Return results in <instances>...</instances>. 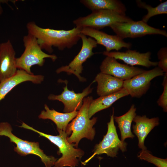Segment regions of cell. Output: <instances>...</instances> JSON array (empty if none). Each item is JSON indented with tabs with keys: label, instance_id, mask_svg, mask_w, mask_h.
Listing matches in <instances>:
<instances>
[{
	"label": "cell",
	"instance_id": "obj_7",
	"mask_svg": "<svg viewBox=\"0 0 167 167\" xmlns=\"http://www.w3.org/2000/svg\"><path fill=\"white\" fill-rule=\"evenodd\" d=\"M108 130L106 134L104 136L102 140L96 144L93 150V153L84 162V165L90 161L96 155L105 153L113 157L116 156L118 152L126 150L127 143L122 142L119 138L114 122V109L110 116V121L107 123Z\"/></svg>",
	"mask_w": 167,
	"mask_h": 167
},
{
	"label": "cell",
	"instance_id": "obj_21",
	"mask_svg": "<svg viewBox=\"0 0 167 167\" xmlns=\"http://www.w3.org/2000/svg\"><path fill=\"white\" fill-rule=\"evenodd\" d=\"M80 2L92 11L109 10L121 14L126 15V9L125 5L117 0H81Z\"/></svg>",
	"mask_w": 167,
	"mask_h": 167
},
{
	"label": "cell",
	"instance_id": "obj_1",
	"mask_svg": "<svg viewBox=\"0 0 167 167\" xmlns=\"http://www.w3.org/2000/svg\"><path fill=\"white\" fill-rule=\"evenodd\" d=\"M28 33L37 39L43 49L50 54L53 51V47L60 50L70 49L77 44L80 39L82 28L76 27L70 30H55L39 27L33 21L26 25Z\"/></svg>",
	"mask_w": 167,
	"mask_h": 167
},
{
	"label": "cell",
	"instance_id": "obj_6",
	"mask_svg": "<svg viewBox=\"0 0 167 167\" xmlns=\"http://www.w3.org/2000/svg\"><path fill=\"white\" fill-rule=\"evenodd\" d=\"M132 20L126 15L109 10H99L92 11L90 14L81 17L73 21L76 27L90 28L99 30L109 27L116 22H125Z\"/></svg>",
	"mask_w": 167,
	"mask_h": 167
},
{
	"label": "cell",
	"instance_id": "obj_16",
	"mask_svg": "<svg viewBox=\"0 0 167 167\" xmlns=\"http://www.w3.org/2000/svg\"><path fill=\"white\" fill-rule=\"evenodd\" d=\"M42 75L30 74L23 70H17L12 77L0 83V101L15 87L26 81H30L35 84H40L44 80Z\"/></svg>",
	"mask_w": 167,
	"mask_h": 167
},
{
	"label": "cell",
	"instance_id": "obj_20",
	"mask_svg": "<svg viewBox=\"0 0 167 167\" xmlns=\"http://www.w3.org/2000/svg\"><path fill=\"white\" fill-rule=\"evenodd\" d=\"M127 91L123 88L120 91L107 96H100L93 100L91 103L88 110V116L90 119L97 112L107 109L120 98L128 96Z\"/></svg>",
	"mask_w": 167,
	"mask_h": 167
},
{
	"label": "cell",
	"instance_id": "obj_17",
	"mask_svg": "<svg viewBox=\"0 0 167 167\" xmlns=\"http://www.w3.org/2000/svg\"><path fill=\"white\" fill-rule=\"evenodd\" d=\"M158 117L149 118L146 115H136L133 121L135 123L133 125V132L138 139V147L142 150L146 149L144 144L145 138L151 131L159 124Z\"/></svg>",
	"mask_w": 167,
	"mask_h": 167
},
{
	"label": "cell",
	"instance_id": "obj_8",
	"mask_svg": "<svg viewBox=\"0 0 167 167\" xmlns=\"http://www.w3.org/2000/svg\"><path fill=\"white\" fill-rule=\"evenodd\" d=\"M109 27L116 35L122 40L127 38H135L151 34L161 35L167 36L166 31L152 27L142 20L116 22Z\"/></svg>",
	"mask_w": 167,
	"mask_h": 167
},
{
	"label": "cell",
	"instance_id": "obj_19",
	"mask_svg": "<svg viewBox=\"0 0 167 167\" xmlns=\"http://www.w3.org/2000/svg\"><path fill=\"white\" fill-rule=\"evenodd\" d=\"M45 110H42L38 116L39 119H49L56 125L57 130L66 131L69 122L75 118L78 111L75 110L68 113H61L54 109H50L46 104L44 105Z\"/></svg>",
	"mask_w": 167,
	"mask_h": 167
},
{
	"label": "cell",
	"instance_id": "obj_12",
	"mask_svg": "<svg viewBox=\"0 0 167 167\" xmlns=\"http://www.w3.org/2000/svg\"><path fill=\"white\" fill-rule=\"evenodd\" d=\"M66 85L63 88V91L59 95L50 94L48 96L49 100H58L62 102L64 105L63 112L70 113L75 110H79L83 104L84 97L91 93L93 88L91 84L80 93H75L74 91L70 90L67 88V82H65Z\"/></svg>",
	"mask_w": 167,
	"mask_h": 167
},
{
	"label": "cell",
	"instance_id": "obj_10",
	"mask_svg": "<svg viewBox=\"0 0 167 167\" xmlns=\"http://www.w3.org/2000/svg\"><path fill=\"white\" fill-rule=\"evenodd\" d=\"M164 74L161 69L156 67L124 81L123 88L132 97L139 98L148 90L152 79Z\"/></svg>",
	"mask_w": 167,
	"mask_h": 167
},
{
	"label": "cell",
	"instance_id": "obj_25",
	"mask_svg": "<svg viewBox=\"0 0 167 167\" xmlns=\"http://www.w3.org/2000/svg\"><path fill=\"white\" fill-rule=\"evenodd\" d=\"M162 85L164 90L158 100V105L161 107L165 112L167 111V74H164Z\"/></svg>",
	"mask_w": 167,
	"mask_h": 167
},
{
	"label": "cell",
	"instance_id": "obj_22",
	"mask_svg": "<svg viewBox=\"0 0 167 167\" xmlns=\"http://www.w3.org/2000/svg\"><path fill=\"white\" fill-rule=\"evenodd\" d=\"M136 108L132 105L129 110L125 114L120 116H114V120L117 123L120 132L121 140L124 142L127 138H133L134 135L131 130L132 121L136 115Z\"/></svg>",
	"mask_w": 167,
	"mask_h": 167
},
{
	"label": "cell",
	"instance_id": "obj_13",
	"mask_svg": "<svg viewBox=\"0 0 167 167\" xmlns=\"http://www.w3.org/2000/svg\"><path fill=\"white\" fill-rule=\"evenodd\" d=\"M16 53L9 40L0 44V83L16 73Z\"/></svg>",
	"mask_w": 167,
	"mask_h": 167
},
{
	"label": "cell",
	"instance_id": "obj_23",
	"mask_svg": "<svg viewBox=\"0 0 167 167\" xmlns=\"http://www.w3.org/2000/svg\"><path fill=\"white\" fill-rule=\"evenodd\" d=\"M136 2L138 7L147 10V14L143 16L142 20L145 23H147L150 18L152 16L160 14H167V1L161 3L155 7L147 4L141 0H137Z\"/></svg>",
	"mask_w": 167,
	"mask_h": 167
},
{
	"label": "cell",
	"instance_id": "obj_14",
	"mask_svg": "<svg viewBox=\"0 0 167 167\" xmlns=\"http://www.w3.org/2000/svg\"><path fill=\"white\" fill-rule=\"evenodd\" d=\"M81 33L94 39L97 44L105 47L106 49L105 51L107 52L114 49L118 51L123 47L129 49L132 46L131 43L124 42L116 35H110L92 28H82Z\"/></svg>",
	"mask_w": 167,
	"mask_h": 167
},
{
	"label": "cell",
	"instance_id": "obj_24",
	"mask_svg": "<svg viewBox=\"0 0 167 167\" xmlns=\"http://www.w3.org/2000/svg\"><path fill=\"white\" fill-rule=\"evenodd\" d=\"M138 157L139 159L152 163L158 167H167V159H162L155 156L146 150H142Z\"/></svg>",
	"mask_w": 167,
	"mask_h": 167
},
{
	"label": "cell",
	"instance_id": "obj_26",
	"mask_svg": "<svg viewBox=\"0 0 167 167\" xmlns=\"http://www.w3.org/2000/svg\"><path fill=\"white\" fill-rule=\"evenodd\" d=\"M157 56L160 61L158 62V67L161 69L164 73L167 74V48H161L158 52Z\"/></svg>",
	"mask_w": 167,
	"mask_h": 167
},
{
	"label": "cell",
	"instance_id": "obj_27",
	"mask_svg": "<svg viewBox=\"0 0 167 167\" xmlns=\"http://www.w3.org/2000/svg\"><path fill=\"white\" fill-rule=\"evenodd\" d=\"M8 1L7 0H0V15H1L2 12V8L1 6V3H6L7 2V1Z\"/></svg>",
	"mask_w": 167,
	"mask_h": 167
},
{
	"label": "cell",
	"instance_id": "obj_15",
	"mask_svg": "<svg viewBox=\"0 0 167 167\" xmlns=\"http://www.w3.org/2000/svg\"><path fill=\"white\" fill-rule=\"evenodd\" d=\"M103 54L106 56L113 57L116 59L123 61L127 64L131 66L139 65L149 68L156 66L158 62L150 60L151 53L150 52L140 53L135 50L128 49L125 52L104 51Z\"/></svg>",
	"mask_w": 167,
	"mask_h": 167
},
{
	"label": "cell",
	"instance_id": "obj_4",
	"mask_svg": "<svg viewBox=\"0 0 167 167\" xmlns=\"http://www.w3.org/2000/svg\"><path fill=\"white\" fill-rule=\"evenodd\" d=\"M24 50L19 58H16V65L17 69L24 70L30 74L33 75L31 68L32 66L37 65L42 66L45 58H50L55 61L57 58L54 54H46L42 50L36 38L28 33L23 38Z\"/></svg>",
	"mask_w": 167,
	"mask_h": 167
},
{
	"label": "cell",
	"instance_id": "obj_18",
	"mask_svg": "<svg viewBox=\"0 0 167 167\" xmlns=\"http://www.w3.org/2000/svg\"><path fill=\"white\" fill-rule=\"evenodd\" d=\"M95 82L97 83V93L100 96L112 94L123 88L124 81L101 72L97 74L92 83Z\"/></svg>",
	"mask_w": 167,
	"mask_h": 167
},
{
	"label": "cell",
	"instance_id": "obj_11",
	"mask_svg": "<svg viewBox=\"0 0 167 167\" xmlns=\"http://www.w3.org/2000/svg\"><path fill=\"white\" fill-rule=\"evenodd\" d=\"M101 72L109 75L123 81L130 79L146 70L118 62L115 58L106 56L100 67Z\"/></svg>",
	"mask_w": 167,
	"mask_h": 167
},
{
	"label": "cell",
	"instance_id": "obj_2",
	"mask_svg": "<svg viewBox=\"0 0 167 167\" xmlns=\"http://www.w3.org/2000/svg\"><path fill=\"white\" fill-rule=\"evenodd\" d=\"M93 100L92 96L84 97L83 105L78 111V113L72 122L68 124L66 131L69 135L67 140L70 143L74 144L77 148L80 140L86 138L92 140L95 134L93 126L97 121V118L94 117L90 119L88 116V110L90 105Z\"/></svg>",
	"mask_w": 167,
	"mask_h": 167
},
{
	"label": "cell",
	"instance_id": "obj_5",
	"mask_svg": "<svg viewBox=\"0 0 167 167\" xmlns=\"http://www.w3.org/2000/svg\"><path fill=\"white\" fill-rule=\"evenodd\" d=\"M12 129L11 125L7 122L0 123V136H5L9 138L11 142L16 145L14 150L22 156L30 154L39 156L45 167H51L54 165L57 159L53 156H48L39 147L38 142H30L23 140L14 135L12 132Z\"/></svg>",
	"mask_w": 167,
	"mask_h": 167
},
{
	"label": "cell",
	"instance_id": "obj_3",
	"mask_svg": "<svg viewBox=\"0 0 167 167\" xmlns=\"http://www.w3.org/2000/svg\"><path fill=\"white\" fill-rule=\"evenodd\" d=\"M20 127L28 129L37 133L41 136L46 138L59 148L58 153L62 154V157L56 161L54 167L69 166L75 167L78 164L80 160L84 154V152L80 149L75 148L74 144L69 143L67 138L69 135L66 131L58 130V135L54 136L45 134L38 131L23 122Z\"/></svg>",
	"mask_w": 167,
	"mask_h": 167
},
{
	"label": "cell",
	"instance_id": "obj_9",
	"mask_svg": "<svg viewBox=\"0 0 167 167\" xmlns=\"http://www.w3.org/2000/svg\"><path fill=\"white\" fill-rule=\"evenodd\" d=\"M80 37L82 40V45L79 52L68 65L58 68L56 72L58 74L64 72L68 75L73 74L79 81L84 82L86 81V79L80 75L83 70L82 64L94 54L92 50L97 46V44L94 39L90 37L88 38L81 33Z\"/></svg>",
	"mask_w": 167,
	"mask_h": 167
}]
</instances>
